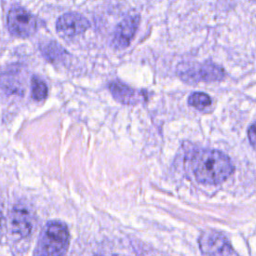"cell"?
Segmentation results:
<instances>
[{
  "mask_svg": "<svg viewBox=\"0 0 256 256\" xmlns=\"http://www.w3.org/2000/svg\"><path fill=\"white\" fill-rule=\"evenodd\" d=\"M90 24L89 21L81 14L68 12L61 15L56 22V30L63 37H75L84 33Z\"/></svg>",
  "mask_w": 256,
  "mask_h": 256,
  "instance_id": "cell-6",
  "label": "cell"
},
{
  "mask_svg": "<svg viewBox=\"0 0 256 256\" xmlns=\"http://www.w3.org/2000/svg\"><path fill=\"white\" fill-rule=\"evenodd\" d=\"M47 85L39 77L34 76L31 80V96L36 101H41L47 96Z\"/></svg>",
  "mask_w": 256,
  "mask_h": 256,
  "instance_id": "cell-10",
  "label": "cell"
},
{
  "mask_svg": "<svg viewBox=\"0 0 256 256\" xmlns=\"http://www.w3.org/2000/svg\"><path fill=\"white\" fill-rule=\"evenodd\" d=\"M10 229L18 237L28 236L33 228V220L29 210L24 205H15L9 217Z\"/></svg>",
  "mask_w": 256,
  "mask_h": 256,
  "instance_id": "cell-8",
  "label": "cell"
},
{
  "mask_svg": "<svg viewBox=\"0 0 256 256\" xmlns=\"http://www.w3.org/2000/svg\"><path fill=\"white\" fill-rule=\"evenodd\" d=\"M188 104L196 109L202 110L211 104V98L203 92H194L188 97Z\"/></svg>",
  "mask_w": 256,
  "mask_h": 256,
  "instance_id": "cell-11",
  "label": "cell"
},
{
  "mask_svg": "<svg viewBox=\"0 0 256 256\" xmlns=\"http://www.w3.org/2000/svg\"><path fill=\"white\" fill-rule=\"evenodd\" d=\"M109 90L113 97L123 104L136 103L138 102V98L140 97L137 92L131 87L117 80H114L109 84Z\"/></svg>",
  "mask_w": 256,
  "mask_h": 256,
  "instance_id": "cell-9",
  "label": "cell"
},
{
  "mask_svg": "<svg viewBox=\"0 0 256 256\" xmlns=\"http://www.w3.org/2000/svg\"><path fill=\"white\" fill-rule=\"evenodd\" d=\"M196 180L202 184L215 185L225 181L234 170L230 158L221 151L202 149L197 151L191 160Z\"/></svg>",
  "mask_w": 256,
  "mask_h": 256,
  "instance_id": "cell-1",
  "label": "cell"
},
{
  "mask_svg": "<svg viewBox=\"0 0 256 256\" xmlns=\"http://www.w3.org/2000/svg\"><path fill=\"white\" fill-rule=\"evenodd\" d=\"M139 21V16L137 14H133L124 18L117 25L112 39L114 47L118 49H124L130 44L137 31Z\"/></svg>",
  "mask_w": 256,
  "mask_h": 256,
  "instance_id": "cell-7",
  "label": "cell"
},
{
  "mask_svg": "<svg viewBox=\"0 0 256 256\" xmlns=\"http://www.w3.org/2000/svg\"><path fill=\"white\" fill-rule=\"evenodd\" d=\"M7 26L13 35L17 37H29L36 32L37 21L26 9L15 6L8 12Z\"/></svg>",
  "mask_w": 256,
  "mask_h": 256,
  "instance_id": "cell-4",
  "label": "cell"
},
{
  "mask_svg": "<svg viewBox=\"0 0 256 256\" xmlns=\"http://www.w3.org/2000/svg\"><path fill=\"white\" fill-rule=\"evenodd\" d=\"M248 138L251 145L256 149V122H254L248 129Z\"/></svg>",
  "mask_w": 256,
  "mask_h": 256,
  "instance_id": "cell-12",
  "label": "cell"
},
{
  "mask_svg": "<svg viewBox=\"0 0 256 256\" xmlns=\"http://www.w3.org/2000/svg\"><path fill=\"white\" fill-rule=\"evenodd\" d=\"M69 244V231L66 225L59 221H50L46 224L39 239L35 254L63 255Z\"/></svg>",
  "mask_w": 256,
  "mask_h": 256,
  "instance_id": "cell-2",
  "label": "cell"
},
{
  "mask_svg": "<svg viewBox=\"0 0 256 256\" xmlns=\"http://www.w3.org/2000/svg\"><path fill=\"white\" fill-rule=\"evenodd\" d=\"M199 247L206 255L236 254L226 236L217 231H204L199 237Z\"/></svg>",
  "mask_w": 256,
  "mask_h": 256,
  "instance_id": "cell-5",
  "label": "cell"
},
{
  "mask_svg": "<svg viewBox=\"0 0 256 256\" xmlns=\"http://www.w3.org/2000/svg\"><path fill=\"white\" fill-rule=\"evenodd\" d=\"M177 72L183 81L191 83L198 81H217L221 80L225 75L223 68L212 62L182 65L177 69Z\"/></svg>",
  "mask_w": 256,
  "mask_h": 256,
  "instance_id": "cell-3",
  "label": "cell"
}]
</instances>
